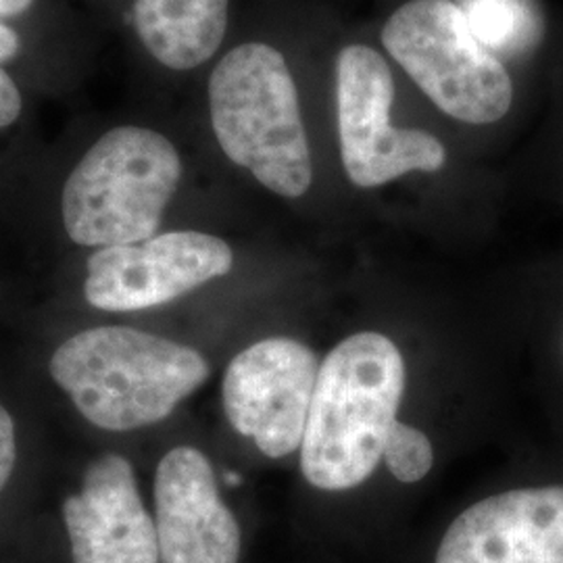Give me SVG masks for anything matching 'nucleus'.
I'll list each match as a JSON object with an SVG mask.
<instances>
[{"label":"nucleus","instance_id":"2","mask_svg":"<svg viewBox=\"0 0 563 563\" xmlns=\"http://www.w3.org/2000/svg\"><path fill=\"white\" fill-rule=\"evenodd\" d=\"M48 369L81 416L111 432L162 422L211 374L199 351L128 325L67 339Z\"/></svg>","mask_w":563,"mask_h":563},{"label":"nucleus","instance_id":"12","mask_svg":"<svg viewBox=\"0 0 563 563\" xmlns=\"http://www.w3.org/2000/svg\"><path fill=\"white\" fill-rule=\"evenodd\" d=\"M230 0H134L144 48L165 67L186 71L211 59L228 30Z\"/></svg>","mask_w":563,"mask_h":563},{"label":"nucleus","instance_id":"13","mask_svg":"<svg viewBox=\"0 0 563 563\" xmlns=\"http://www.w3.org/2000/svg\"><path fill=\"white\" fill-rule=\"evenodd\" d=\"M457 7L474 36L499 59L530 51L543 34L534 0H460Z\"/></svg>","mask_w":563,"mask_h":563},{"label":"nucleus","instance_id":"6","mask_svg":"<svg viewBox=\"0 0 563 563\" xmlns=\"http://www.w3.org/2000/svg\"><path fill=\"white\" fill-rule=\"evenodd\" d=\"M395 80L383 55L363 44L344 46L336 60L341 157L349 180L376 188L411 172H439L443 142L416 128H395Z\"/></svg>","mask_w":563,"mask_h":563},{"label":"nucleus","instance_id":"10","mask_svg":"<svg viewBox=\"0 0 563 563\" xmlns=\"http://www.w3.org/2000/svg\"><path fill=\"white\" fill-rule=\"evenodd\" d=\"M155 528L162 563H239L241 528L223 505L199 449L176 446L155 476Z\"/></svg>","mask_w":563,"mask_h":563},{"label":"nucleus","instance_id":"17","mask_svg":"<svg viewBox=\"0 0 563 563\" xmlns=\"http://www.w3.org/2000/svg\"><path fill=\"white\" fill-rule=\"evenodd\" d=\"M18 51H20L18 34L11 27L0 23V63L13 59L18 55Z\"/></svg>","mask_w":563,"mask_h":563},{"label":"nucleus","instance_id":"16","mask_svg":"<svg viewBox=\"0 0 563 563\" xmlns=\"http://www.w3.org/2000/svg\"><path fill=\"white\" fill-rule=\"evenodd\" d=\"M21 113V95L11 76L0 67V128L15 123Z\"/></svg>","mask_w":563,"mask_h":563},{"label":"nucleus","instance_id":"8","mask_svg":"<svg viewBox=\"0 0 563 563\" xmlns=\"http://www.w3.org/2000/svg\"><path fill=\"white\" fill-rule=\"evenodd\" d=\"M232 265L234 253L222 239L190 230L167 232L92 253L84 295L102 311H139L225 276Z\"/></svg>","mask_w":563,"mask_h":563},{"label":"nucleus","instance_id":"7","mask_svg":"<svg viewBox=\"0 0 563 563\" xmlns=\"http://www.w3.org/2000/svg\"><path fill=\"white\" fill-rule=\"evenodd\" d=\"M318 374V357L302 342H255L228 365L222 388L225 416L263 455L286 457L301 446Z\"/></svg>","mask_w":563,"mask_h":563},{"label":"nucleus","instance_id":"18","mask_svg":"<svg viewBox=\"0 0 563 563\" xmlns=\"http://www.w3.org/2000/svg\"><path fill=\"white\" fill-rule=\"evenodd\" d=\"M34 0H0V18H15L32 7Z\"/></svg>","mask_w":563,"mask_h":563},{"label":"nucleus","instance_id":"1","mask_svg":"<svg viewBox=\"0 0 563 563\" xmlns=\"http://www.w3.org/2000/svg\"><path fill=\"white\" fill-rule=\"evenodd\" d=\"M405 393V362L388 336L360 332L323 360L301 443V470L320 490L365 483L383 460Z\"/></svg>","mask_w":563,"mask_h":563},{"label":"nucleus","instance_id":"3","mask_svg":"<svg viewBox=\"0 0 563 563\" xmlns=\"http://www.w3.org/2000/svg\"><path fill=\"white\" fill-rule=\"evenodd\" d=\"M209 109L230 162L286 199L309 190L313 162L299 90L280 51L262 42L232 48L211 74Z\"/></svg>","mask_w":563,"mask_h":563},{"label":"nucleus","instance_id":"5","mask_svg":"<svg viewBox=\"0 0 563 563\" xmlns=\"http://www.w3.org/2000/svg\"><path fill=\"white\" fill-rule=\"evenodd\" d=\"M383 44L444 115L488 125L509 113L511 76L504 60L474 36L457 2H405L384 23Z\"/></svg>","mask_w":563,"mask_h":563},{"label":"nucleus","instance_id":"15","mask_svg":"<svg viewBox=\"0 0 563 563\" xmlns=\"http://www.w3.org/2000/svg\"><path fill=\"white\" fill-rule=\"evenodd\" d=\"M18 457L15 444V423L9 411L0 405V493L13 474V465Z\"/></svg>","mask_w":563,"mask_h":563},{"label":"nucleus","instance_id":"9","mask_svg":"<svg viewBox=\"0 0 563 563\" xmlns=\"http://www.w3.org/2000/svg\"><path fill=\"white\" fill-rule=\"evenodd\" d=\"M437 563H563V486L472 505L449 526Z\"/></svg>","mask_w":563,"mask_h":563},{"label":"nucleus","instance_id":"4","mask_svg":"<svg viewBox=\"0 0 563 563\" xmlns=\"http://www.w3.org/2000/svg\"><path fill=\"white\" fill-rule=\"evenodd\" d=\"M180 180V155L163 134L139 125L115 128L65 181V230L81 246L148 241Z\"/></svg>","mask_w":563,"mask_h":563},{"label":"nucleus","instance_id":"11","mask_svg":"<svg viewBox=\"0 0 563 563\" xmlns=\"http://www.w3.org/2000/svg\"><path fill=\"white\" fill-rule=\"evenodd\" d=\"M74 563H159L155 520L142 504L134 467L118 453L88 465L78 495L63 504Z\"/></svg>","mask_w":563,"mask_h":563},{"label":"nucleus","instance_id":"14","mask_svg":"<svg viewBox=\"0 0 563 563\" xmlns=\"http://www.w3.org/2000/svg\"><path fill=\"white\" fill-rule=\"evenodd\" d=\"M383 457L399 483H420L434 465V449L422 430L397 420L386 437Z\"/></svg>","mask_w":563,"mask_h":563}]
</instances>
